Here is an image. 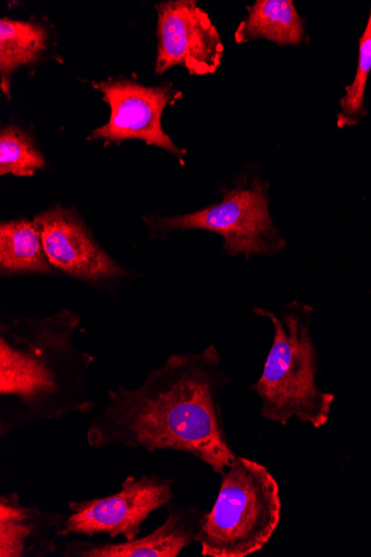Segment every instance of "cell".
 Returning <instances> with one entry per match:
<instances>
[{"mask_svg":"<svg viewBox=\"0 0 371 557\" xmlns=\"http://www.w3.org/2000/svg\"><path fill=\"white\" fill-rule=\"evenodd\" d=\"M231 382L210 345L197 354H173L135 388L109 389L108 404L87 431L100 449L176 450L222 475L237 455L225 430L222 394Z\"/></svg>","mask_w":371,"mask_h":557,"instance_id":"obj_1","label":"cell"},{"mask_svg":"<svg viewBox=\"0 0 371 557\" xmlns=\"http://www.w3.org/2000/svg\"><path fill=\"white\" fill-rule=\"evenodd\" d=\"M79 326L69 309L0 324V437L95 409L86 383L95 358L74 345Z\"/></svg>","mask_w":371,"mask_h":557,"instance_id":"obj_2","label":"cell"},{"mask_svg":"<svg viewBox=\"0 0 371 557\" xmlns=\"http://www.w3.org/2000/svg\"><path fill=\"white\" fill-rule=\"evenodd\" d=\"M274 326V341L262 374L251 386L261 399L263 419L286 425L296 418L314 429L330 419L333 394L317 384L318 354L310 332L312 308L299 301L288 304L281 314L253 308Z\"/></svg>","mask_w":371,"mask_h":557,"instance_id":"obj_3","label":"cell"},{"mask_svg":"<svg viewBox=\"0 0 371 557\" xmlns=\"http://www.w3.org/2000/svg\"><path fill=\"white\" fill-rule=\"evenodd\" d=\"M282 517L280 486L262 465L236 457L222 474L213 508L195 542L205 557H246L273 537Z\"/></svg>","mask_w":371,"mask_h":557,"instance_id":"obj_4","label":"cell"},{"mask_svg":"<svg viewBox=\"0 0 371 557\" xmlns=\"http://www.w3.org/2000/svg\"><path fill=\"white\" fill-rule=\"evenodd\" d=\"M219 205L191 214L148 216L145 222L157 232L202 230L221 235L231 257L277 255L286 240L270 214L268 185L256 177L248 186L224 190Z\"/></svg>","mask_w":371,"mask_h":557,"instance_id":"obj_5","label":"cell"},{"mask_svg":"<svg viewBox=\"0 0 371 557\" xmlns=\"http://www.w3.org/2000/svg\"><path fill=\"white\" fill-rule=\"evenodd\" d=\"M174 497L173 481L150 474L127 476L110 496L69 502L63 537L109 535L125 541L138 537L149 517Z\"/></svg>","mask_w":371,"mask_h":557,"instance_id":"obj_6","label":"cell"},{"mask_svg":"<svg viewBox=\"0 0 371 557\" xmlns=\"http://www.w3.org/2000/svg\"><path fill=\"white\" fill-rule=\"evenodd\" d=\"M158 50L156 73L174 66L190 75L214 74L221 66L224 45L208 14L193 0H172L157 5Z\"/></svg>","mask_w":371,"mask_h":557,"instance_id":"obj_7","label":"cell"},{"mask_svg":"<svg viewBox=\"0 0 371 557\" xmlns=\"http://www.w3.org/2000/svg\"><path fill=\"white\" fill-rule=\"evenodd\" d=\"M112 109L111 120L94 131L90 139L122 141L141 139L164 148L182 163L186 151L176 147L163 131L164 110L182 96L171 86L145 87L129 81L94 83Z\"/></svg>","mask_w":371,"mask_h":557,"instance_id":"obj_8","label":"cell"},{"mask_svg":"<svg viewBox=\"0 0 371 557\" xmlns=\"http://www.w3.org/2000/svg\"><path fill=\"white\" fill-rule=\"evenodd\" d=\"M52 269L95 285L112 283L129 273L106 252L79 215L58 207L34 219Z\"/></svg>","mask_w":371,"mask_h":557,"instance_id":"obj_9","label":"cell"},{"mask_svg":"<svg viewBox=\"0 0 371 557\" xmlns=\"http://www.w3.org/2000/svg\"><path fill=\"white\" fill-rule=\"evenodd\" d=\"M203 513L171 502L165 522L144 537L122 543L67 542L64 557H177L195 542Z\"/></svg>","mask_w":371,"mask_h":557,"instance_id":"obj_10","label":"cell"},{"mask_svg":"<svg viewBox=\"0 0 371 557\" xmlns=\"http://www.w3.org/2000/svg\"><path fill=\"white\" fill-rule=\"evenodd\" d=\"M67 515L27 506L20 494L0 496V557H47L59 552Z\"/></svg>","mask_w":371,"mask_h":557,"instance_id":"obj_11","label":"cell"},{"mask_svg":"<svg viewBox=\"0 0 371 557\" xmlns=\"http://www.w3.org/2000/svg\"><path fill=\"white\" fill-rule=\"evenodd\" d=\"M34 221L16 220L0 225V275L54 274Z\"/></svg>","mask_w":371,"mask_h":557,"instance_id":"obj_12","label":"cell"},{"mask_svg":"<svg viewBox=\"0 0 371 557\" xmlns=\"http://www.w3.org/2000/svg\"><path fill=\"white\" fill-rule=\"evenodd\" d=\"M247 11V20L235 34L237 42L264 38L286 46L302 41L304 23L292 0H257Z\"/></svg>","mask_w":371,"mask_h":557,"instance_id":"obj_13","label":"cell"},{"mask_svg":"<svg viewBox=\"0 0 371 557\" xmlns=\"http://www.w3.org/2000/svg\"><path fill=\"white\" fill-rule=\"evenodd\" d=\"M47 45V32L30 22L0 21V87L11 98V79L22 66L36 62Z\"/></svg>","mask_w":371,"mask_h":557,"instance_id":"obj_14","label":"cell"},{"mask_svg":"<svg viewBox=\"0 0 371 557\" xmlns=\"http://www.w3.org/2000/svg\"><path fill=\"white\" fill-rule=\"evenodd\" d=\"M45 166V160L33 139L18 127L0 133V175L33 176Z\"/></svg>","mask_w":371,"mask_h":557,"instance_id":"obj_15","label":"cell"},{"mask_svg":"<svg viewBox=\"0 0 371 557\" xmlns=\"http://www.w3.org/2000/svg\"><path fill=\"white\" fill-rule=\"evenodd\" d=\"M371 72V11L367 27L359 39V59L355 79L346 87V94L341 99L342 114L339 126L353 125L358 116L363 114V98L368 76Z\"/></svg>","mask_w":371,"mask_h":557,"instance_id":"obj_16","label":"cell"}]
</instances>
